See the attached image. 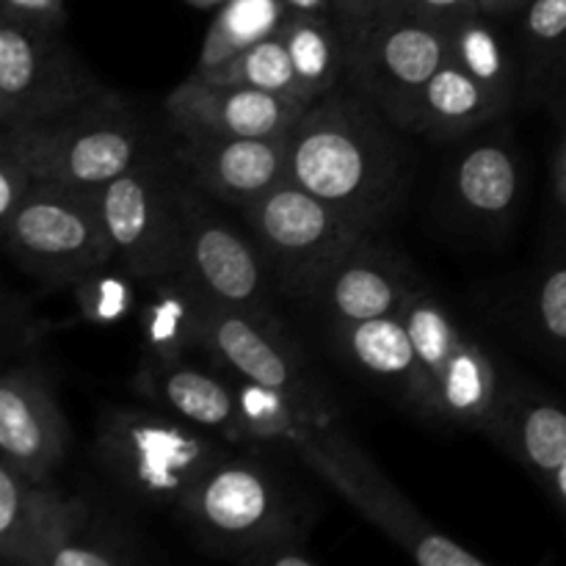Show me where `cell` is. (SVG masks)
Instances as JSON below:
<instances>
[{
    "mask_svg": "<svg viewBox=\"0 0 566 566\" xmlns=\"http://www.w3.org/2000/svg\"><path fill=\"white\" fill-rule=\"evenodd\" d=\"M208 296L186 274L164 276L142 313L144 346L149 359L175 363L205 343Z\"/></svg>",
    "mask_w": 566,
    "mask_h": 566,
    "instance_id": "cell-25",
    "label": "cell"
},
{
    "mask_svg": "<svg viewBox=\"0 0 566 566\" xmlns=\"http://www.w3.org/2000/svg\"><path fill=\"white\" fill-rule=\"evenodd\" d=\"M227 457L210 431L158 407H111L99 415L94 459L114 484L149 506H182Z\"/></svg>",
    "mask_w": 566,
    "mask_h": 566,
    "instance_id": "cell-2",
    "label": "cell"
},
{
    "mask_svg": "<svg viewBox=\"0 0 566 566\" xmlns=\"http://www.w3.org/2000/svg\"><path fill=\"white\" fill-rule=\"evenodd\" d=\"M287 17L291 11L285 0H227L221 9H216L193 72L213 70L241 50L274 36L285 28Z\"/></svg>",
    "mask_w": 566,
    "mask_h": 566,
    "instance_id": "cell-28",
    "label": "cell"
},
{
    "mask_svg": "<svg viewBox=\"0 0 566 566\" xmlns=\"http://www.w3.org/2000/svg\"><path fill=\"white\" fill-rule=\"evenodd\" d=\"M180 509L205 542L243 564H254L282 542L304 539L282 481L254 459L227 457Z\"/></svg>",
    "mask_w": 566,
    "mask_h": 566,
    "instance_id": "cell-7",
    "label": "cell"
},
{
    "mask_svg": "<svg viewBox=\"0 0 566 566\" xmlns=\"http://www.w3.org/2000/svg\"><path fill=\"white\" fill-rule=\"evenodd\" d=\"M523 193V171L509 144L484 142L453 166V199L475 221L506 219Z\"/></svg>",
    "mask_w": 566,
    "mask_h": 566,
    "instance_id": "cell-24",
    "label": "cell"
},
{
    "mask_svg": "<svg viewBox=\"0 0 566 566\" xmlns=\"http://www.w3.org/2000/svg\"><path fill=\"white\" fill-rule=\"evenodd\" d=\"M551 484H553V490H556V495L562 497V503L566 506V462L556 470V475L551 479Z\"/></svg>",
    "mask_w": 566,
    "mask_h": 566,
    "instance_id": "cell-41",
    "label": "cell"
},
{
    "mask_svg": "<svg viewBox=\"0 0 566 566\" xmlns=\"http://www.w3.org/2000/svg\"><path fill=\"white\" fill-rule=\"evenodd\" d=\"M387 116L363 92L315 99L291 133V180L374 230L401 191L403 160Z\"/></svg>",
    "mask_w": 566,
    "mask_h": 566,
    "instance_id": "cell-1",
    "label": "cell"
},
{
    "mask_svg": "<svg viewBox=\"0 0 566 566\" xmlns=\"http://www.w3.org/2000/svg\"><path fill=\"white\" fill-rule=\"evenodd\" d=\"M70 495L53 484H36L0 462V562L39 566L44 547L61 528Z\"/></svg>",
    "mask_w": 566,
    "mask_h": 566,
    "instance_id": "cell-19",
    "label": "cell"
},
{
    "mask_svg": "<svg viewBox=\"0 0 566 566\" xmlns=\"http://www.w3.org/2000/svg\"><path fill=\"white\" fill-rule=\"evenodd\" d=\"M553 177H556V199L566 210V127H564L562 142H558L556 160H553Z\"/></svg>",
    "mask_w": 566,
    "mask_h": 566,
    "instance_id": "cell-39",
    "label": "cell"
},
{
    "mask_svg": "<svg viewBox=\"0 0 566 566\" xmlns=\"http://www.w3.org/2000/svg\"><path fill=\"white\" fill-rule=\"evenodd\" d=\"M202 348H208L235 376L296 392L307 401L329 403L307 376L298 348L287 340L274 318H260L208 298Z\"/></svg>",
    "mask_w": 566,
    "mask_h": 566,
    "instance_id": "cell-15",
    "label": "cell"
},
{
    "mask_svg": "<svg viewBox=\"0 0 566 566\" xmlns=\"http://www.w3.org/2000/svg\"><path fill=\"white\" fill-rule=\"evenodd\" d=\"M138 562L136 542L111 528L81 497H72L66 517L50 545L44 547L39 566H125Z\"/></svg>",
    "mask_w": 566,
    "mask_h": 566,
    "instance_id": "cell-27",
    "label": "cell"
},
{
    "mask_svg": "<svg viewBox=\"0 0 566 566\" xmlns=\"http://www.w3.org/2000/svg\"><path fill=\"white\" fill-rule=\"evenodd\" d=\"M310 103L252 86L188 77L166 97V119L182 138H282L304 116Z\"/></svg>",
    "mask_w": 566,
    "mask_h": 566,
    "instance_id": "cell-13",
    "label": "cell"
},
{
    "mask_svg": "<svg viewBox=\"0 0 566 566\" xmlns=\"http://www.w3.org/2000/svg\"><path fill=\"white\" fill-rule=\"evenodd\" d=\"M241 210L271 276L285 291L307 298L332 265L370 235L368 227L348 219L291 177Z\"/></svg>",
    "mask_w": 566,
    "mask_h": 566,
    "instance_id": "cell-6",
    "label": "cell"
},
{
    "mask_svg": "<svg viewBox=\"0 0 566 566\" xmlns=\"http://www.w3.org/2000/svg\"><path fill=\"white\" fill-rule=\"evenodd\" d=\"M282 36L310 103L340 86L343 75H348V48L332 17L291 14Z\"/></svg>",
    "mask_w": 566,
    "mask_h": 566,
    "instance_id": "cell-26",
    "label": "cell"
},
{
    "mask_svg": "<svg viewBox=\"0 0 566 566\" xmlns=\"http://www.w3.org/2000/svg\"><path fill=\"white\" fill-rule=\"evenodd\" d=\"M133 387L153 407L164 409L197 429L219 434L224 440H241L232 381L221 379L219 374L186 365L182 359L160 363V359L147 357L142 370L133 376Z\"/></svg>",
    "mask_w": 566,
    "mask_h": 566,
    "instance_id": "cell-17",
    "label": "cell"
},
{
    "mask_svg": "<svg viewBox=\"0 0 566 566\" xmlns=\"http://www.w3.org/2000/svg\"><path fill=\"white\" fill-rule=\"evenodd\" d=\"M232 392L238 401L241 440L280 442L291 448L307 431L337 423V415L332 412L329 403L307 401L296 392L260 385L243 376H235Z\"/></svg>",
    "mask_w": 566,
    "mask_h": 566,
    "instance_id": "cell-23",
    "label": "cell"
},
{
    "mask_svg": "<svg viewBox=\"0 0 566 566\" xmlns=\"http://www.w3.org/2000/svg\"><path fill=\"white\" fill-rule=\"evenodd\" d=\"M448 50H451V64L484 81L486 86L497 88L506 97H514L512 53L484 11L459 17L457 22L448 25Z\"/></svg>",
    "mask_w": 566,
    "mask_h": 566,
    "instance_id": "cell-29",
    "label": "cell"
},
{
    "mask_svg": "<svg viewBox=\"0 0 566 566\" xmlns=\"http://www.w3.org/2000/svg\"><path fill=\"white\" fill-rule=\"evenodd\" d=\"M415 285L418 282L390 254L365 238L332 265L310 302L318 304L332 324H357L401 315Z\"/></svg>",
    "mask_w": 566,
    "mask_h": 566,
    "instance_id": "cell-16",
    "label": "cell"
},
{
    "mask_svg": "<svg viewBox=\"0 0 566 566\" xmlns=\"http://www.w3.org/2000/svg\"><path fill=\"white\" fill-rule=\"evenodd\" d=\"M171 158L208 197L247 208L291 177V136L282 138H182Z\"/></svg>",
    "mask_w": 566,
    "mask_h": 566,
    "instance_id": "cell-14",
    "label": "cell"
},
{
    "mask_svg": "<svg viewBox=\"0 0 566 566\" xmlns=\"http://www.w3.org/2000/svg\"><path fill=\"white\" fill-rule=\"evenodd\" d=\"M125 271H108L94 269L88 274L77 276L72 282V296H75L77 315L92 326H116L133 313V302L136 293L127 282Z\"/></svg>",
    "mask_w": 566,
    "mask_h": 566,
    "instance_id": "cell-32",
    "label": "cell"
},
{
    "mask_svg": "<svg viewBox=\"0 0 566 566\" xmlns=\"http://www.w3.org/2000/svg\"><path fill=\"white\" fill-rule=\"evenodd\" d=\"M335 335L340 348L376 379L392 387H401L403 401L412 403L420 415H437V392L431 376L415 348L409 326L403 315H385L357 324H335Z\"/></svg>",
    "mask_w": 566,
    "mask_h": 566,
    "instance_id": "cell-18",
    "label": "cell"
},
{
    "mask_svg": "<svg viewBox=\"0 0 566 566\" xmlns=\"http://www.w3.org/2000/svg\"><path fill=\"white\" fill-rule=\"evenodd\" d=\"M186 3L193 6V9H221L227 0H186Z\"/></svg>",
    "mask_w": 566,
    "mask_h": 566,
    "instance_id": "cell-42",
    "label": "cell"
},
{
    "mask_svg": "<svg viewBox=\"0 0 566 566\" xmlns=\"http://www.w3.org/2000/svg\"><path fill=\"white\" fill-rule=\"evenodd\" d=\"M3 11L22 17V20L39 22V25L64 28L66 9L64 0H3Z\"/></svg>",
    "mask_w": 566,
    "mask_h": 566,
    "instance_id": "cell-37",
    "label": "cell"
},
{
    "mask_svg": "<svg viewBox=\"0 0 566 566\" xmlns=\"http://www.w3.org/2000/svg\"><path fill=\"white\" fill-rule=\"evenodd\" d=\"M536 329L551 346L566 352V254L547 265L534 296Z\"/></svg>",
    "mask_w": 566,
    "mask_h": 566,
    "instance_id": "cell-33",
    "label": "cell"
},
{
    "mask_svg": "<svg viewBox=\"0 0 566 566\" xmlns=\"http://www.w3.org/2000/svg\"><path fill=\"white\" fill-rule=\"evenodd\" d=\"M512 105V97L486 86L448 61L415 99L403 130L426 133L434 138L462 136L490 119L501 116Z\"/></svg>",
    "mask_w": 566,
    "mask_h": 566,
    "instance_id": "cell-20",
    "label": "cell"
},
{
    "mask_svg": "<svg viewBox=\"0 0 566 566\" xmlns=\"http://www.w3.org/2000/svg\"><path fill=\"white\" fill-rule=\"evenodd\" d=\"M6 252L44 282H75L116 260L99 191L36 180L20 208L0 224Z\"/></svg>",
    "mask_w": 566,
    "mask_h": 566,
    "instance_id": "cell-4",
    "label": "cell"
},
{
    "mask_svg": "<svg viewBox=\"0 0 566 566\" xmlns=\"http://www.w3.org/2000/svg\"><path fill=\"white\" fill-rule=\"evenodd\" d=\"M36 180L99 191L147 158V136L127 99L108 92L31 127L0 130Z\"/></svg>",
    "mask_w": 566,
    "mask_h": 566,
    "instance_id": "cell-3",
    "label": "cell"
},
{
    "mask_svg": "<svg viewBox=\"0 0 566 566\" xmlns=\"http://www.w3.org/2000/svg\"><path fill=\"white\" fill-rule=\"evenodd\" d=\"M33 182H36V177H33L25 158L9 142L0 138V224L20 208L22 199L31 193Z\"/></svg>",
    "mask_w": 566,
    "mask_h": 566,
    "instance_id": "cell-35",
    "label": "cell"
},
{
    "mask_svg": "<svg viewBox=\"0 0 566 566\" xmlns=\"http://www.w3.org/2000/svg\"><path fill=\"white\" fill-rule=\"evenodd\" d=\"M531 0H479V9L484 11L490 20H501V17H512V14H523V9L528 6Z\"/></svg>",
    "mask_w": 566,
    "mask_h": 566,
    "instance_id": "cell-38",
    "label": "cell"
},
{
    "mask_svg": "<svg viewBox=\"0 0 566 566\" xmlns=\"http://www.w3.org/2000/svg\"><path fill=\"white\" fill-rule=\"evenodd\" d=\"M208 193L182 177L186 210V271L182 274L216 304L274 318L269 302V276L258 243L247 241L208 205Z\"/></svg>",
    "mask_w": 566,
    "mask_h": 566,
    "instance_id": "cell-11",
    "label": "cell"
},
{
    "mask_svg": "<svg viewBox=\"0 0 566 566\" xmlns=\"http://www.w3.org/2000/svg\"><path fill=\"white\" fill-rule=\"evenodd\" d=\"M434 392L440 420L470 426L486 434L495 431L506 392L486 348L475 343L468 332H462L448 363L437 374Z\"/></svg>",
    "mask_w": 566,
    "mask_h": 566,
    "instance_id": "cell-21",
    "label": "cell"
},
{
    "mask_svg": "<svg viewBox=\"0 0 566 566\" xmlns=\"http://www.w3.org/2000/svg\"><path fill=\"white\" fill-rule=\"evenodd\" d=\"M398 9L412 11V14L423 17V20L434 22V25L448 28L451 22H457L459 17L475 14L479 9V0H398Z\"/></svg>",
    "mask_w": 566,
    "mask_h": 566,
    "instance_id": "cell-36",
    "label": "cell"
},
{
    "mask_svg": "<svg viewBox=\"0 0 566 566\" xmlns=\"http://www.w3.org/2000/svg\"><path fill=\"white\" fill-rule=\"evenodd\" d=\"M304 464L329 481L368 523L390 536L401 551L423 566H484V558L470 553L451 536L431 528L418 509L390 484L368 453L337 423L307 431L291 446Z\"/></svg>",
    "mask_w": 566,
    "mask_h": 566,
    "instance_id": "cell-5",
    "label": "cell"
},
{
    "mask_svg": "<svg viewBox=\"0 0 566 566\" xmlns=\"http://www.w3.org/2000/svg\"><path fill=\"white\" fill-rule=\"evenodd\" d=\"M191 75L199 77V81L227 83V86H252V88H263V92L287 94V97H296L302 99V103H310L302 83H298L296 72H293V61H291V53H287V44H285V36H282V31L274 33V36L263 39V42L252 44V48L241 50V53L232 55V59L224 61V64L213 66V70L191 72Z\"/></svg>",
    "mask_w": 566,
    "mask_h": 566,
    "instance_id": "cell-30",
    "label": "cell"
},
{
    "mask_svg": "<svg viewBox=\"0 0 566 566\" xmlns=\"http://www.w3.org/2000/svg\"><path fill=\"white\" fill-rule=\"evenodd\" d=\"M70 437L48 370L36 359L11 365L0 379V462L28 481L53 484L70 451Z\"/></svg>",
    "mask_w": 566,
    "mask_h": 566,
    "instance_id": "cell-12",
    "label": "cell"
},
{
    "mask_svg": "<svg viewBox=\"0 0 566 566\" xmlns=\"http://www.w3.org/2000/svg\"><path fill=\"white\" fill-rule=\"evenodd\" d=\"M103 92L61 28L0 11V130L55 119Z\"/></svg>",
    "mask_w": 566,
    "mask_h": 566,
    "instance_id": "cell-9",
    "label": "cell"
},
{
    "mask_svg": "<svg viewBox=\"0 0 566 566\" xmlns=\"http://www.w3.org/2000/svg\"><path fill=\"white\" fill-rule=\"evenodd\" d=\"M448 61V28L396 9L348 59V75L387 122L403 130L420 88Z\"/></svg>",
    "mask_w": 566,
    "mask_h": 566,
    "instance_id": "cell-10",
    "label": "cell"
},
{
    "mask_svg": "<svg viewBox=\"0 0 566 566\" xmlns=\"http://www.w3.org/2000/svg\"><path fill=\"white\" fill-rule=\"evenodd\" d=\"M520 39L536 72L566 66V0H531L520 17Z\"/></svg>",
    "mask_w": 566,
    "mask_h": 566,
    "instance_id": "cell-31",
    "label": "cell"
},
{
    "mask_svg": "<svg viewBox=\"0 0 566 566\" xmlns=\"http://www.w3.org/2000/svg\"><path fill=\"white\" fill-rule=\"evenodd\" d=\"M492 437L531 470L553 479L566 462V409L539 392L520 390L503 398Z\"/></svg>",
    "mask_w": 566,
    "mask_h": 566,
    "instance_id": "cell-22",
    "label": "cell"
},
{
    "mask_svg": "<svg viewBox=\"0 0 566 566\" xmlns=\"http://www.w3.org/2000/svg\"><path fill=\"white\" fill-rule=\"evenodd\" d=\"M398 9V0H332V20L346 39L348 59Z\"/></svg>",
    "mask_w": 566,
    "mask_h": 566,
    "instance_id": "cell-34",
    "label": "cell"
},
{
    "mask_svg": "<svg viewBox=\"0 0 566 566\" xmlns=\"http://www.w3.org/2000/svg\"><path fill=\"white\" fill-rule=\"evenodd\" d=\"M291 14H318L332 17V0H285Z\"/></svg>",
    "mask_w": 566,
    "mask_h": 566,
    "instance_id": "cell-40",
    "label": "cell"
},
{
    "mask_svg": "<svg viewBox=\"0 0 566 566\" xmlns=\"http://www.w3.org/2000/svg\"><path fill=\"white\" fill-rule=\"evenodd\" d=\"M99 208L116 263L133 280H164L186 271L182 180L153 155L99 188Z\"/></svg>",
    "mask_w": 566,
    "mask_h": 566,
    "instance_id": "cell-8",
    "label": "cell"
}]
</instances>
